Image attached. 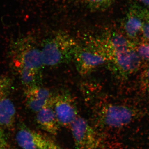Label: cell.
<instances>
[{
  "mask_svg": "<svg viewBox=\"0 0 149 149\" xmlns=\"http://www.w3.org/2000/svg\"><path fill=\"white\" fill-rule=\"evenodd\" d=\"M98 42L106 54L108 63L120 77H129L141 68L143 61L136 51V44L123 33L108 32Z\"/></svg>",
  "mask_w": 149,
  "mask_h": 149,
  "instance_id": "cell-1",
  "label": "cell"
},
{
  "mask_svg": "<svg viewBox=\"0 0 149 149\" xmlns=\"http://www.w3.org/2000/svg\"><path fill=\"white\" fill-rule=\"evenodd\" d=\"M10 56L12 66L24 88L40 85L44 66L41 49L33 40L27 37L17 40L12 46Z\"/></svg>",
  "mask_w": 149,
  "mask_h": 149,
  "instance_id": "cell-2",
  "label": "cell"
},
{
  "mask_svg": "<svg viewBox=\"0 0 149 149\" xmlns=\"http://www.w3.org/2000/svg\"><path fill=\"white\" fill-rule=\"evenodd\" d=\"M138 113L136 110L124 105L105 104L95 113L92 125L99 132L120 129L133 122Z\"/></svg>",
  "mask_w": 149,
  "mask_h": 149,
  "instance_id": "cell-3",
  "label": "cell"
},
{
  "mask_svg": "<svg viewBox=\"0 0 149 149\" xmlns=\"http://www.w3.org/2000/svg\"><path fill=\"white\" fill-rule=\"evenodd\" d=\"M77 44L64 34H58L45 40L41 49L44 66H55L73 59Z\"/></svg>",
  "mask_w": 149,
  "mask_h": 149,
  "instance_id": "cell-4",
  "label": "cell"
},
{
  "mask_svg": "<svg viewBox=\"0 0 149 149\" xmlns=\"http://www.w3.org/2000/svg\"><path fill=\"white\" fill-rule=\"evenodd\" d=\"M73 59L77 71L83 75L108 63L106 54L98 43L91 47L77 46Z\"/></svg>",
  "mask_w": 149,
  "mask_h": 149,
  "instance_id": "cell-5",
  "label": "cell"
},
{
  "mask_svg": "<svg viewBox=\"0 0 149 149\" xmlns=\"http://www.w3.org/2000/svg\"><path fill=\"white\" fill-rule=\"evenodd\" d=\"M76 149H99L102 146L101 136L92 124L78 116L70 127Z\"/></svg>",
  "mask_w": 149,
  "mask_h": 149,
  "instance_id": "cell-6",
  "label": "cell"
},
{
  "mask_svg": "<svg viewBox=\"0 0 149 149\" xmlns=\"http://www.w3.org/2000/svg\"><path fill=\"white\" fill-rule=\"evenodd\" d=\"M145 8L134 3L128 8L123 22V35L135 44L141 40Z\"/></svg>",
  "mask_w": 149,
  "mask_h": 149,
  "instance_id": "cell-7",
  "label": "cell"
},
{
  "mask_svg": "<svg viewBox=\"0 0 149 149\" xmlns=\"http://www.w3.org/2000/svg\"><path fill=\"white\" fill-rule=\"evenodd\" d=\"M53 107L61 126L70 128L79 116L73 99L66 94L54 97Z\"/></svg>",
  "mask_w": 149,
  "mask_h": 149,
  "instance_id": "cell-8",
  "label": "cell"
},
{
  "mask_svg": "<svg viewBox=\"0 0 149 149\" xmlns=\"http://www.w3.org/2000/svg\"><path fill=\"white\" fill-rule=\"evenodd\" d=\"M24 89L26 105L32 111L37 113L40 110L52 104L54 97L47 88L37 85Z\"/></svg>",
  "mask_w": 149,
  "mask_h": 149,
  "instance_id": "cell-9",
  "label": "cell"
},
{
  "mask_svg": "<svg viewBox=\"0 0 149 149\" xmlns=\"http://www.w3.org/2000/svg\"><path fill=\"white\" fill-rule=\"evenodd\" d=\"M16 140L22 149H44L47 139L27 127H22L17 133Z\"/></svg>",
  "mask_w": 149,
  "mask_h": 149,
  "instance_id": "cell-10",
  "label": "cell"
},
{
  "mask_svg": "<svg viewBox=\"0 0 149 149\" xmlns=\"http://www.w3.org/2000/svg\"><path fill=\"white\" fill-rule=\"evenodd\" d=\"M36 113V121L40 128L51 135L56 136L61 125L54 110L53 103Z\"/></svg>",
  "mask_w": 149,
  "mask_h": 149,
  "instance_id": "cell-11",
  "label": "cell"
},
{
  "mask_svg": "<svg viewBox=\"0 0 149 149\" xmlns=\"http://www.w3.org/2000/svg\"><path fill=\"white\" fill-rule=\"evenodd\" d=\"M16 114V109L11 100L7 97L0 98V128H12Z\"/></svg>",
  "mask_w": 149,
  "mask_h": 149,
  "instance_id": "cell-12",
  "label": "cell"
},
{
  "mask_svg": "<svg viewBox=\"0 0 149 149\" xmlns=\"http://www.w3.org/2000/svg\"><path fill=\"white\" fill-rule=\"evenodd\" d=\"M115 0H82L87 8L92 12L106 10L112 5Z\"/></svg>",
  "mask_w": 149,
  "mask_h": 149,
  "instance_id": "cell-13",
  "label": "cell"
},
{
  "mask_svg": "<svg viewBox=\"0 0 149 149\" xmlns=\"http://www.w3.org/2000/svg\"><path fill=\"white\" fill-rule=\"evenodd\" d=\"M13 81L9 76L0 75V98L6 97L10 93Z\"/></svg>",
  "mask_w": 149,
  "mask_h": 149,
  "instance_id": "cell-14",
  "label": "cell"
},
{
  "mask_svg": "<svg viewBox=\"0 0 149 149\" xmlns=\"http://www.w3.org/2000/svg\"><path fill=\"white\" fill-rule=\"evenodd\" d=\"M136 48L143 61H149V40L142 41L136 43Z\"/></svg>",
  "mask_w": 149,
  "mask_h": 149,
  "instance_id": "cell-15",
  "label": "cell"
},
{
  "mask_svg": "<svg viewBox=\"0 0 149 149\" xmlns=\"http://www.w3.org/2000/svg\"><path fill=\"white\" fill-rule=\"evenodd\" d=\"M149 40V8H145L141 41ZM140 41V42H141Z\"/></svg>",
  "mask_w": 149,
  "mask_h": 149,
  "instance_id": "cell-16",
  "label": "cell"
},
{
  "mask_svg": "<svg viewBox=\"0 0 149 149\" xmlns=\"http://www.w3.org/2000/svg\"><path fill=\"white\" fill-rule=\"evenodd\" d=\"M140 85L143 90L149 91V65L142 72L140 78Z\"/></svg>",
  "mask_w": 149,
  "mask_h": 149,
  "instance_id": "cell-17",
  "label": "cell"
},
{
  "mask_svg": "<svg viewBox=\"0 0 149 149\" xmlns=\"http://www.w3.org/2000/svg\"><path fill=\"white\" fill-rule=\"evenodd\" d=\"M9 146L7 138L3 129L0 128V149H9Z\"/></svg>",
  "mask_w": 149,
  "mask_h": 149,
  "instance_id": "cell-18",
  "label": "cell"
},
{
  "mask_svg": "<svg viewBox=\"0 0 149 149\" xmlns=\"http://www.w3.org/2000/svg\"><path fill=\"white\" fill-rule=\"evenodd\" d=\"M44 149H62L52 140L47 139V144Z\"/></svg>",
  "mask_w": 149,
  "mask_h": 149,
  "instance_id": "cell-19",
  "label": "cell"
},
{
  "mask_svg": "<svg viewBox=\"0 0 149 149\" xmlns=\"http://www.w3.org/2000/svg\"><path fill=\"white\" fill-rule=\"evenodd\" d=\"M134 3L142 4L146 6H149V0H131Z\"/></svg>",
  "mask_w": 149,
  "mask_h": 149,
  "instance_id": "cell-20",
  "label": "cell"
},
{
  "mask_svg": "<svg viewBox=\"0 0 149 149\" xmlns=\"http://www.w3.org/2000/svg\"><path fill=\"white\" fill-rule=\"evenodd\" d=\"M9 149H13V148L12 149H10V148H9Z\"/></svg>",
  "mask_w": 149,
  "mask_h": 149,
  "instance_id": "cell-21",
  "label": "cell"
}]
</instances>
